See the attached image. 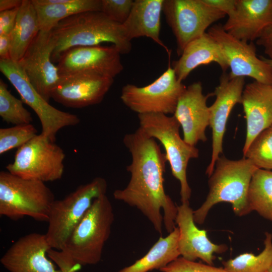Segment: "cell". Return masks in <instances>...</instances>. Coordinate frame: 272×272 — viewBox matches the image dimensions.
<instances>
[{
	"label": "cell",
	"instance_id": "obj_27",
	"mask_svg": "<svg viewBox=\"0 0 272 272\" xmlns=\"http://www.w3.org/2000/svg\"><path fill=\"white\" fill-rule=\"evenodd\" d=\"M248 200L251 211L272 222V170H256L250 183Z\"/></svg>",
	"mask_w": 272,
	"mask_h": 272
},
{
	"label": "cell",
	"instance_id": "obj_4",
	"mask_svg": "<svg viewBox=\"0 0 272 272\" xmlns=\"http://www.w3.org/2000/svg\"><path fill=\"white\" fill-rule=\"evenodd\" d=\"M114 219L106 194L96 198L76 227L61 251L80 266L98 263Z\"/></svg>",
	"mask_w": 272,
	"mask_h": 272
},
{
	"label": "cell",
	"instance_id": "obj_26",
	"mask_svg": "<svg viewBox=\"0 0 272 272\" xmlns=\"http://www.w3.org/2000/svg\"><path fill=\"white\" fill-rule=\"evenodd\" d=\"M179 237V229L176 227L167 236H160L143 257L118 272H149L154 269L160 270L180 257Z\"/></svg>",
	"mask_w": 272,
	"mask_h": 272
},
{
	"label": "cell",
	"instance_id": "obj_3",
	"mask_svg": "<svg viewBox=\"0 0 272 272\" xmlns=\"http://www.w3.org/2000/svg\"><path fill=\"white\" fill-rule=\"evenodd\" d=\"M258 169L244 157L232 160L220 156L209 177V192L206 199L193 211L195 223L203 224L211 209L222 202L230 203L237 216L241 217L251 212L248 200V190L252 177Z\"/></svg>",
	"mask_w": 272,
	"mask_h": 272
},
{
	"label": "cell",
	"instance_id": "obj_8",
	"mask_svg": "<svg viewBox=\"0 0 272 272\" xmlns=\"http://www.w3.org/2000/svg\"><path fill=\"white\" fill-rule=\"evenodd\" d=\"M65 157L60 147L40 133L18 148L14 161L6 168L22 178L54 181L62 177Z\"/></svg>",
	"mask_w": 272,
	"mask_h": 272
},
{
	"label": "cell",
	"instance_id": "obj_10",
	"mask_svg": "<svg viewBox=\"0 0 272 272\" xmlns=\"http://www.w3.org/2000/svg\"><path fill=\"white\" fill-rule=\"evenodd\" d=\"M162 12L175 37L178 56L190 42L226 15L202 0H164Z\"/></svg>",
	"mask_w": 272,
	"mask_h": 272
},
{
	"label": "cell",
	"instance_id": "obj_5",
	"mask_svg": "<svg viewBox=\"0 0 272 272\" xmlns=\"http://www.w3.org/2000/svg\"><path fill=\"white\" fill-rule=\"evenodd\" d=\"M54 195L44 182L0 172V216L17 221L29 217L48 222Z\"/></svg>",
	"mask_w": 272,
	"mask_h": 272
},
{
	"label": "cell",
	"instance_id": "obj_38",
	"mask_svg": "<svg viewBox=\"0 0 272 272\" xmlns=\"http://www.w3.org/2000/svg\"><path fill=\"white\" fill-rule=\"evenodd\" d=\"M23 0H1L0 12L19 8Z\"/></svg>",
	"mask_w": 272,
	"mask_h": 272
},
{
	"label": "cell",
	"instance_id": "obj_2",
	"mask_svg": "<svg viewBox=\"0 0 272 272\" xmlns=\"http://www.w3.org/2000/svg\"><path fill=\"white\" fill-rule=\"evenodd\" d=\"M55 47L51 55L52 62H57L67 50L78 46L99 45L111 43L121 54L131 50V41L126 37L122 25L101 11L79 13L66 18L51 30Z\"/></svg>",
	"mask_w": 272,
	"mask_h": 272
},
{
	"label": "cell",
	"instance_id": "obj_41",
	"mask_svg": "<svg viewBox=\"0 0 272 272\" xmlns=\"http://www.w3.org/2000/svg\"><path fill=\"white\" fill-rule=\"evenodd\" d=\"M268 272H272V264H271V266H270V268L269 269Z\"/></svg>",
	"mask_w": 272,
	"mask_h": 272
},
{
	"label": "cell",
	"instance_id": "obj_20",
	"mask_svg": "<svg viewBox=\"0 0 272 272\" xmlns=\"http://www.w3.org/2000/svg\"><path fill=\"white\" fill-rule=\"evenodd\" d=\"M272 23V0H236L224 29L240 40L252 42Z\"/></svg>",
	"mask_w": 272,
	"mask_h": 272
},
{
	"label": "cell",
	"instance_id": "obj_40",
	"mask_svg": "<svg viewBox=\"0 0 272 272\" xmlns=\"http://www.w3.org/2000/svg\"><path fill=\"white\" fill-rule=\"evenodd\" d=\"M259 57L261 58L263 60H264L265 62H266L269 65L272 70V59L265 57L263 56H259Z\"/></svg>",
	"mask_w": 272,
	"mask_h": 272
},
{
	"label": "cell",
	"instance_id": "obj_31",
	"mask_svg": "<svg viewBox=\"0 0 272 272\" xmlns=\"http://www.w3.org/2000/svg\"><path fill=\"white\" fill-rule=\"evenodd\" d=\"M37 133L31 123L0 128V154L20 148L37 135Z\"/></svg>",
	"mask_w": 272,
	"mask_h": 272
},
{
	"label": "cell",
	"instance_id": "obj_37",
	"mask_svg": "<svg viewBox=\"0 0 272 272\" xmlns=\"http://www.w3.org/2000/svg\"><path fill=\"white\" fill-rule=\"evenodd\" d=\"M11 37L10 35H0V59L10 58Z\"/></svg>",
	"mask_w": 272,
	"mask_h": 272
},
{
	"label": "cell",
	"instance_id": "obj_22",
	"mask_svg": "<svg viewBox=\"0 0 272 272\" xmlns=\"http://www.w3.org/2000/svg\"><path fill=\"white\" fill-rule=\"evenodd\" d=\"M212 62L217 63L223 72L229 68L220 45L206 32L185 47L180 58L173 61L172 67L178 80L182 82L195 68Z\"/></svg>",
	"mask_w": 272,
	"mask_h": 272
},
{
	"label": "cell",
	"instance_id": "obj_35",
	"mask_svg": "<svg viewBox=\"0 0 272 272\" xmlns=\"http://www.w3.org/2000/svg\"><path fill=\"white\" fill-rule=\"evenodd\" d=\"M256 42L263 47L267 58L272 59V23L263 29Z\"/></svg>",
	"mask_w": 272,
	"mask_h": 272
},
{
	"label": "cell",
	"instance_id": "obj_33",
	"mask_svg": "<svg viewBox=\"0 0 272 272\" xmlns=\"http://www.w3.org/2000/svg\"><path fill=\"white\" fill-rule=\"evenodd\" d=\"M133 3L132 0H101V12L122 25L128 18Z\"/></svg>",
	"mask_w": 272,
	"mask_h": 272
},
{
	"label": "cell",
	"instance_id": "obj_1",
	"mask_svg": "<svg viewBox=\"0 0 272 272\" xmlns=\"http://www.w3.org/2000/svg\"><path fill=\"white\" fill-rule=\"evenodd\" d=\"M123 142L131 157L126 167L130 177L124 188L114 191V198L137 208L161 235L163 225L170 233L176 227L177 206L164 189L165 153L139 127L125 134Z\"/></svg>",
	"mask_w": 272,
	"mask_h": 272
},
{
	"label": "cell",
	"instance_id": "obj_13",
	"mask_svg": "<svg viewBox=\"0 0 272 272\" xmlns=\"http://www.w3.org/2000/svg\"><path fill=\"white\" fill-rule=\"evenodd\" d=\"M113 83V78L87 72L59 74L50 98L70 108H80L100 103Z\"/></svg>",
	"mask_w": 272,
	"mask_h": 272
},
{
	"label": "cell",
	"instance_id": "obj_14",
	"mask_svg": "<svg viewBox=\"0 0 272 272\" xmlns=\"http://www.w3.org/2000/svg\"><path fill=\"white\" fill-rule=\"evenodd\" d=\"M245 87L244 77L231 78L229 74L223 72L219 84L215 89L214 102L209 107L210 125L212 132V152L211 161L206 173L210 177L215 164L223 153V141L230 113L237 104H241Z\"/></svg>",
	"mask_w": 272,
	"mask_h": 272
},
{
	"label": "cell",
	"instance_id": "obj_16",
	"mask_svg": "<svg viewBox=\"0 0 272 272\" xmlns=\"http://www.w3.org/2000/svg\"><path fill=\"white\" fill-rule=\"evenodd\" d=\"M120 54L113 45L75 47L62 54L56 66L59 74L87 72L114 78L123 69Z\"/></svg>",
	"mask_w": 272,
	"mask_h": 272
},
{
	"label": "cell",
	"instance_id": "obj_39",
	"mask_svg": "<svg viewBox=\"0 0 272 272\" xmlns=\"http://www.w3.org/2000/svg\"><path fill=\"white\" fill-rule=\"evenodd\" d=\"M80 269L77 265L64 266L60 268L62 272H77Z\"/></svg>",
	"mask_w": 272,
	"mask_h": 272
},
{
	"label": "cell",
	"instance_id": "obj_12",
	"mask_svg": "<svg viewBox=\"0 0 272 272\" xmlns=\"http://www.w3.org/2000/svg\"><path fill=\"white\" fill-rule=\"evenodd\" d=\"M207 33L220 45L228 62L231 78L248 77L254 81L272 84V70L256 55L253 42H247L233 37L223 25H212Z\"/></svg>",
	"mask_w": 272,
	"mask_h": 272
},
{
	"label": "cell",
	"instance_id": "obj_29",
	"mask_svg": "<svg viewBox=\"0 0 272 272\" xmlns=\"http://www.w3.org/2000/svg\"><path fill=\"white\" fill-rule=\"evenodd\" d=\"M24 102L15 97L8 85L0 80V116L4 121L16 125L27 124L33 121L31 113L23 106Z\"/></svg>",
	"mask_w": 272,
	"mask_h": 272
},
{
	"label": "cell",
	"instance_id": "obj_19",
	"mask_svg": "<svg viewBox=\"0 0 272 272\" xmlns=\"http://www.w3.org/2000/svg\"><path fill=\"white\" fill-rule=\"evenodd\" d=\"M175 224L179 231L178 249L180 256L190 261L200 259L213 265L216 258L214 254H221L227 250L226 245L212 242L207 231L197 228L189 203L177 206Z\"/></svg>",
	"mask_w": 272,
	"mask_h": 272
},
{
	"label": "cell",
	"instance_id": "obj_9",
	"mask_svg": "<svg viewBox=\"0 0 272 272\" xmlns=\"http://www.w3.org/2000/svg\"><path fill=\"white\" fill-rule=\"evenodd\" d=\"M170 58L168 69L151 84L143 87L128 84L122 87L120 99L127 107L138 115H173L186 87L178 80Z\"/></svg>",
	"mask_w": 272,
	"mask_h": 272
},
{
	"label": "cell",
	"instance_id": "obj_18",
	"mask_svg": "<svg viewBox=\"0 0 272 272\" xmlns=\"http://www.w3.org/2000/svg\"><path fill=\"white\" fill-rule=\"evenodd\" d=\"M50 249L45 234L29 233L16 241L0 262L9 272H62L47 258Z\"/></svg>",
	"mask_w": 272,
	"mask_h": 272
},
{
	"label": "cell",
	"instance_id": "obj_30",
	"mask_svg": "<svg viewBox=\"0 0 272 272\" xmlns=\"http://www.w3.org/2000/svg\"><path fill=\"white\" fill-rule=\"evenodd\" d=\"M243 157L258 169L272 170V125L254 138Z\"/></svg>",
	"mask_w": 272,
	"mask_h": 272
},
{
	"label": "cell",
	"instance_id": "obj_24",
	"mask_svg": "<svg viewBox=\"0 0 272 272\" xmlns=\"http://www.w3.org/2000/svg\"><path fill=\"white\" fill-rule=\"evenodd\" d=\"M41 31H49L61 21L74 15L101 11V0H31Z\"/></svg>",
	"mask_w": 272,
	"mask_h": 272
},
{
	"label": "cell",
	"instance_id": "obj_36",
	"mask_svg": "<svg viewBox=\"0 0 272 272\" xmlns=\"http://www.w3.org/2000/svg\"><path fill=\"white\" fill-rule=\"evenodd\" d=\"M207 5L229 16L235 9L236 0H202Z\"/></svg>",
	"mask_w": 272,
	"mask_h": 272
},
{
	"label": "cell",
	"instance_id": "obj_7",
	"mask_svg": "<svg viewBox=\"0 0 272 272\" xmlns=\"http://www.w3.org/2000/svg\"><path fill=\"white\" fill-rule=\"evenodd\" d=\"M107 183L100 177L79 186L63 198L55 200L45 234L51 249L61 250L72 233L95 199L106 194Z\"/></svg>",
	"mask_w": 272,
	"mask_h": 272
},
{
	"label": "cell",
	"instance_id": "obj_28",
	"mask_svg": "<svg viewBox=\"0 0 272 272\" xmlns=\"http://www.w3.org/2000/svg\"><path fill=\"white\" fill-rule=\"evenodd\" d=\"M265 236L264 247L259 254H241L224 261V268L228 272H268L272 264V234L266 232Z\"/></svg>",
	"mask_w": 272,
	"mask_h": 272
},
{
	"label": "cell",
	"instance_id": "obj_11",
	"mask_svg": "<svg viewBox=\"0 0 272 272\" xmlns=\"http://www.w3.org/2000/svg\"><path fill=\"white\" fill-rule=\"evenodd\" d=\"M0 71L19 93L24 103L36 113L41 124V134L55 142L61 128L78 124L79 117L51 105L34 88L17 62L0 59Z\"/></svg>",
	"mask_w": 272,
	"mask_h": 272
},
{
	"label": "cell",
	"instance_id": "obj_21",
	"mask_svg": "<svg viewBox=\"0 0 272 272\" xmlns=\"http://www.w3.org/2000/svg\"><path fill=\"white\" fill-rule=\"evenodd\" d=\"M241 104L246 122L244 154L254 138L272 125V84L255 81L246 84Z\"/></svg>",
	"mask_w": 272,
	"mask_h": 272
},
{
	"label": "cell",
	"instance_id": "obj_32",
	"mask_svg": "<svg viewBox=\"0 0 272 272\" xmlns=\"http://www.w3.org/2000/svg\"><path fill=\"white\" fill-rule=\"evenodd\" d=\"M159 270L162 272H228L224 267L190 261L181 256Z\"/></svg>",
	"mask_w": 272,
	"mask_h": 272
},
{
	"label": "cell",
	"instance_id": "obj_23",
	"mask_svg": "<svg viewBox=\"0 0 272 272\" xmlns=\"http://www.w3.org/2000/svg\"><path fill=\"white\" fill-rule=\"evenodd\" d=\"M163 2L164 0L133 1L130 14L122 25L130 41L140 37H149L164 48L169 56L170 51L160 38Z\"/></svg>",
	"mask_w": 272,
	"mask_h": 272
},
{
	"label": "cell",
	"instance_id": "obj_34",
	"mask_svg": "<svg viewBox=\"0 0 272 272\" xmlns=\"http://www.w3.org/2000/svg\"><path fill=\"white\" fill-rule=\"evenodd\" d=\"M19 8L0 12V35L10 34L15 26Z\"/></svg>",
	"mask_w": 272,
	"mask_h": 272
},
{
	"label": "cell",
	"instance_id": "obj_17",
	"mask_svg": "<svg viewBox=\"0 0 272 272\" xmlns=\"http://www.w3.org/2000/svg\"><path fill=\"white\" fill-rule=\"evenodd\" d=\"M200 82L186 87L177 102L173 116L179 122L183 139L192 146L207 140L206 130L210 125V113Z\"/></svg>",
	"mask_w": 272,
	"mask_h": 272
},
{
	"label": "cell",
	"instance_id": "obj_6",
	"mask_svg": "<svg viewBox=\"0 0 272 272\" xmlns=\"http://www.w3.org/2000/svg\"><path fill=\"white\" fill-rule=\"evenodd\" d=\"M139 127L163 145L173 176L180 185L181 203H189L191 189L187 179L189 161L197 158L199 151L187 144L179 134L180 124L175 117L161 113L139 114Z\"/></svg>",
	"mask_w": 272,
	"mask_h": 272
},
{
	"label": "cell",
	"instance_id": "obj_25",
	"mask_svg": "<svg viewBox=\"0 0 272 272\" xmlns=\"http://www.w3.org/2000/svg\"><path fill=\"white\" fill-rule=\"evenodd\" d=\"M40 31L37 12L31 0H23L10 34L11 59L18 62Z\"/></svg>",
	"mask_w": 272,
	"mask_h": 272
},
{
	"label": "cell",
	"instance_id": "obj_15",
	"mask_svg": "<svg viewBox=\"0 0 272 272\" xmlns=\"http://www.w3.org/2000/svg\"><path fill=\"white\" fill-rule=\"evenodd\" d=\"M55 47L52 31H40L17 63L36 91L49 102L59 74L51 60Z\"/></svg>",
	"mask_w": 272,
	"mask_h": 272
}]
</instances>
